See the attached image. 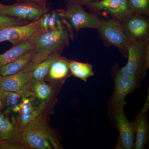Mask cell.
<instances>
[{
  "mask_svg": "<svg viewBox=\"0 0 149 149\" xmlns=\"http://www.w3.org/2000/svg\"><path fill=\"white\" fill-rule=\"evenodd\" d=\"M35 54L32 63L35 66L58 52L67 44L68 35L63 26L50 30L38 29L35 33Z\"/></svg>",
  "mask_w": 149,
  "mask_h": 149,
  "instance_id": "1",
  "label": "cell"
},
{
  "mask_svg": "<svg viewBox=\"0 0 149 149\" xmlns=\"http://www.w3.org/2000/svg\"><path fill=\"white\" fill-rule=\"evenodd\" d=\"M25 147L35 149H61L53 136L44 118L40 114L32 119L22 131Z\"/></svg>",
  "mask_w": 149,
  "mask_h": 149,
  "instance_id": "2",
  "label": "cell"
},
{
  "mask_svg": "<svg viewBox=\"0 0 149 149\" xmlns=\"http://www.w3.org/2000/svg\"><path fill=\"white\" fill-rule=\"evenodd\" d=\"M149 40H131L127 48L128 62L119 70L141 81L149 68Z\"/></svg>",
  "mask_w": 149,
  "mask_h": 149,
  "instance_id": "3",
  "label": "cell"
},
{
  "mask_svg": "<svg viewBox=\"0 0 149 149\" xmlns=\"http://www.w3.org/2000/svg\"><path fill=\"white\" fill-rule=\"evenodd\" d=\"M58 12L76 30L86 28L98 29L102 23L98 17L87 12L77 1H68L66 9Z\"/></svg>",
  "mask_w": 149,
  "mask_h": 149,
  "instance_id": "4",
  "label": "cell"
},
{
  "mask_svg": "<svg viewBox=\"0 0 149 149\" xmlns=\"http://www.w3.org/2000/svg\"><path fill=\"white\" fill-rule=\"evenodd\" d=\"M34 67L29 65L15 74L8 76L0 75V88L6 92H16L24 97L34 96L31 83Z\"/></svg>",
  "mask_w": 149,
  "mask_h": 149,
  "instance_id": "5",
  "label": "cell"
},
{
  "mask_svg": "<svg viewBox=\"0 0 149 149\" xmlns=\"http://www.w3.org/2000/svg\"><path fill=\"white\" fill-rule=\"evenodd\" d=\"M48 12L47 7L29 2H16L11 5L0 3V15L33 22Z\"/></svg>",
  "mask_w": 149,
  "mask_h": 149,
  "instance_id": "6",
  "label": "cell"
},
{
  "mask_svg": "<svg viewBox=\"0 0 149 149\" xmlns=\"http://www.w3.org/2000/svg\"><path fill=\"white\" fill-rule=\"evenodd\" d=\"M114 91L109 104L111 113L119 108H124L125 98L128 94L138 88L140 80L133 76L124 75L118 72L115 76Z\"/></svg>",
  "mask_w": 149,
  "mask_h": 149,
  "instance_id": "7",
  "label": "cell"
},
{
  "mask_svg": "<svg viewBox=\"0 0 149 149\" xmlns=\"http://www.w3.org/2000/svg\"><path fill=\"white\" fill-rule=\"evenodd\" d=\"M98 29L108 44L124 53L127 52V48L131 40L125 34L120 21L113 19L103 20Z\"/></svg>",
  "mask_w": 149,
  "mask_h": 149,
  "instance_id": "8",
  "label": "cell"
},
{
  "mask_svg": "<svg viewBox=\"0 0 149 149\" xmlns=\"http://www.w3.org/2000/svg\"><path fill=\"white\" fill-rule=\"evenodd\" d=\"M118 130L119 136L116 149H132L134 148L136 131L134 123L128 120L123 108H119L111 113Z\"/></svg>",
  "mask_w": 149,
  "mask_h": 149,
  "instance_id": "9",
  "label": "cell"
},
{
  "mask_svg": "<svg viewBox=\"0 0 149 149\" xmlns=\"http://www.w3.org/2000/svg\"><path fill=\"white\" fill-rule=\"evenodd\" d=\"M22 131L0 112V149H24Z\"/></svg>",
  "mask_w": 149,
  "mask_h": 149,
  "instance_id": "10",
  "label": "cell"
},
{
  "mask_svg": "<svg viewBox=\"0 0 149 149\" xmlns=\"http://www.w3.org/2000/svg\"><path fill=\"white\" fill-rule=\"evenodd\" d=\"M142 15L133 13L120 21L123 29L131 40L148 39L149 22Z\"/></svg>",
  "mask_w": 149,
  "mask_h": 149,
  "instance_id": "11",
  "label": "cell"
},
{
  "mask_svg": "<svg viewBox=\"0 0 149 149\" xmlns=\"http://www.w3.org/2000/svg\"><path fill=\"white\" fill-rule=\"evenodd\" d=\"M39 20L22 25L10 26L0 29V43L9 41L14 46L30 38L39 29Z\"/></svg>",
  "mask_w": 149,
  "mask_h": 149,
  "instance_id": "12",
  "label": "cell"
},
{
  "mask_svg": "<svg viewBox=\"0 0 149 149\" xmlns=\"http://www.w3.org/2000/svg\"><path fill=\"white\" fill-rule=\"evenodd\" d=\"M86 3L92 8L106 12L120 21L134 13L129 6L128 0H100Z\"/></svg>",
  "mask_w": 149,
  "mask_h": 149,
  "instance_id": "13",
  "label": "cell"
},
{
  "mask_svg": "<svg viewBox=\"0 0 149 149\" xmlns=\"http://www.w3.org/2000/svg\"><path fill=\"white\" fill-rule=\"evenodd\" d=\"M149 107V97H148L143 107L133 121L136 131L134 149H144L148 142V113Z\"/></svg>",
  "mask_w": 149,
  "mask_h": 149,
  "instance_id": "14",
  "label": "cell"
},
{
  "mask_svg": "<svg viewBox=\"0 0 149 149\" xmlns=\"http://www.w3.org/2000/svg\"><path fill=\"white\" fill-rule=\"evenodd\" d=\"M34 96L24 97L22 99L18 112V127L22 131L32 119L41 114L45 105V102L40 101L38 104L34 103Z\"/></svg>",
  "mask_w": 149,
  "mask_h": 149,
  "instance_id": "15",
  "label": "cell"
},
{
  "mask_svg": "<svg viewBox=\"0 0 149 149\" xmlns=\"http://www.w3.org/2000/svg\"><path fill=\"white\" fill-rule=\"evenodd\" d=\"M35 33L29 39L14 46L4 53L0 54V67L10 63L34 47Z\"/></svg>",
  "mask_w": 149,
  "mask_h": 149,
  "instance_id": "16",
  "label": "cell"
},
{
  "mask_svg": "<svg viewBox=\"0 0 149 149\" xmlns=\"http://www.w3.org/2000/svg\"><path fill=\"white\" fill-rule=\"evenodd\" d=\"M35 54L33 47L14 61L0 67V75L8 76L17 73L26 68L32 63Z\"/></svg>",
  "mask_w": 149,
  "mask_h": 149,
  "instance_id": "17",
  "label": "cell"
},
{
  "mask_svg": "<svg viewBox=\"0 0 149 149\" xmlns=\"http://www.w3.org/2000/svg\"><path fill=\"white\" fill-rule=\"evenodd\" d=\"M70 72L69 61L59 56L52 63L47 74L52 80L61 81L68 77Z\"/></svg>",
  "mask_w": 149,
  "mask_h": 149,
  "instance_id": "18",
  "label": "cell"
},
{
  "mask_svg": "<svg viewBox=\"0 0 149 149\" xmlns=\"http://www.w3.org/2000/svg\"><path fill=\"white\" fill-rule=\"evenodd\" d=\"M2 108L7 113H18L22 99L24 97L20 93L13 92H6L1 90Z\"/></svg>",
  "mask_w": 149,
  "mask_h": 149,
  "instance_id": "19",
  "label": "cell"
},
{
  "mask_svg": "<svg viewBox=\"0 0 149 149\" xmlns=\"http://www.w3.org/2000/svg\"><path fill=\"white\" fill-rule=\"evenodd\" d=\"M31 90L34 96L41 101L46 102L50 99L53 93V88L44 80H37L32 78Z\"/></svg>",
  "mask_w": 149,
  "mask_h": 149,
  "instance_id": "20",
  "label": "cell"
},
{
  "mask_svg": "<svg viewBox=\"0 0 149 149\" xmlns=\"http://www.w3.org/2000/svg\"><path fill=\"white\" fill-rule=\"evenodd\" d=\"M69 68L71 74L85 82L94 75L93 66L89 63L69 61Z\"/></svg>",
  "mask_w": 149,
  "mask_h": 149,
  "instance_id": "21",
  "label": "cell"
},
{
  "mask_svg": "<svg viewBox=\"0 0 149 149\" xmlns=\"http://www.w3.org/2000/svg\"><path fill=\"white\" fill-rule=\"evenodd\" d=\"M59 56L58 54H53L37 64L32 72V78L37 80H44L47 75L52 63Z\"/></svg>",
  "mask_w": 149,
  "mask_h": 149,
  "instance_id": "22",
  "label": "cell"
},
{
  "mask_svg": "<svg viewBox=\"0 0 149 149\" xmlns=\"http://www.w3.org/2000/svg\"><path fill=\"white\" fill-rule=\"evenodd\" d=\"M59 16L58 12L49 13L48 12L40 19L38 23L39 29L50 30L62 27Z\"/></svg>",
  "mask_w": 149,
  "mask_h": 149,
  "instance_id": "23",
  "label": "cell"
},
{
  "mask_svg": "<svg viewBox=\"0 0 149 149\" xmlns=\"http://www.w3.org/2000/svg\"><path fill=\"white\" fill-rule=\"evenodd\" d=\"M128 1L133 12L142 15H148L149 0H128Z\"/></svg>",
  "mask_w": 149,
  "mask_h": 149,
  "instance_id": "24",
  "label": "cell"
},
{
  "mask_svg": "<svg viewBox=\"0 0 149 149\" xmlns=\"http://www.w3.org/2000/svg\"><path fill=\"white\" fill-rule=\"evenodd\" d=\"M29 23V22L20 19L0 15V27L2 28L8 26L24 25Z\"/></svg>",
  "mask_w": 149,
  "mask_h": 149,
  "instance_id": "25",
  "label": "cell"
},
{
  "mask_svg": "<svg viewBox=\"0 0 149 149\" xmlns=\"http://www.w3.org/2000/svg\"><path fill=\"white\" fill-rule=\"evenodd\" d=\"M16 2H29L47 7V3L46 0H16Z\"/></svg>",
  "mask_w": 149,
  "mask_h": 149,
  "instance_id": "26",
  "label": "cell"
},
{
  "mask_svg": "<svg viewBox=\"0 0 149 149\" xmlns=\"http://www.w3.org/2000/svg\"><path fill=\"white\" fill-rule=\"evenodd\" d=\"M2 108L1 95V89L0 88V111Z\"/></svg>",
  "mask_w": 149,
  "mask_h": 149,
  "instance_id": "27",
  "label": "cell"
},
{
  "mask_svg": "<svg viewBox=\"0 0 149 149\" xmlns=\"http://www.w3.org/2000/svg\"><path fill=\"white\" fill-rule=\"evenodd\" d=\"M85 1H87V2H94L100 1V0H85Z\"/></svg>",
  "mask_w": 149,
  "mask_h": 149,
  "instance_id": "28",
  "label": "cell"
},
{
  "mask_svg": "<svg viewBox=\"0 0 149 149\" xmlns=\"http://www.w3.org/2000/svg\"><path fill=\"white\" fill-rule=\"evenodd\" d=\"M1 28H2V27H0V29H1Z\"/></svg>",
  "mask_w": 149,
  "mask_h": 149,
  "instance_id": "29",
  "label": "cell"
},
{
  "mask_svg": "<svg viewBox=\"0 0 149 149\" xmlns=\"http://www.w3.org/2000/svg\"><path fill=\"white\" fill-rule=\"evenodd\" d=\"M0 3H1V2H0Z\"/></svg>",
  "mask_w": 149,
  "mask_h": 149,
  "instance_id": "30",
  "label": "cell"
},
{
  "mask_svg": "<svg viewBox=\"0 0 149 149\" xmlns=\"http://www.w3.org/2000/svg\"></svg>",
  "mask_w": 149,
  "mask_h": 149,
  "instance_id": "31",
  "label": "cell"
}]
</instances>
